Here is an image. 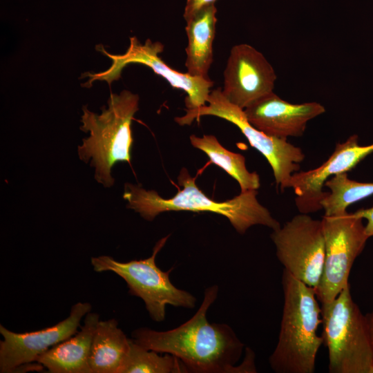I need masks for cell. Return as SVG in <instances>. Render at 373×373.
<instances>
[{
  "label": "cell",
  "instance_id": "1",
  "mask_svg": "<svg viewBox=\"0 0 373 373\" xmlns=\"http://www.w3.org/2000/svg\"><path fill=\"white\" fill-rule=\"evenodd\" d=\"M218 287L205 289L203 301L189 321L171 330L157 332L146 327L135 330L133 340L142 347L170 354L181 360L188 372H256L254 353L248 348L242 363L244 344L226 324L210 323L207 313L217 298Z\"/></svg>",
  "mask_w": 373,
  "mask_h": 373
},
{
  "label": "cell",
  "instance_id": "2",
  "mask_svg": "<svg viewBox=\"0 0 373 373\" xmlns=\"http://www.w3.org/2000/svg\"><path fill=\"white\" fill-rule=\"evenodd\" d=\"M182 189L172 198L165 199L155 191L146 190L140 185L126 183L123 198L127 207L144 219L151 221L157 215L171 211L212 212L226 217L239 233H245L254 225H263L273 231L280 227L269 210L258 201L257 190L240 192L224 202L215 201L207 196L196 185L195 178L182 168L178 176Z\"/></svg>",
  "mask_w": 373,
  "mask_h": 373
},
{
  "label": "cell",
  "instance_id": "3",
  "mask_svg": "<svg viewBox=\"0 0 373 373\" xmlns=\"http://www.w3.org/2000/svg\"><path fill=\"white\" fill-rule=\"evenodd\" d=\"M284 305L278 343L269 358L277 373H313L323 343L317 334L322 323L316 290L283 271Z\"/></svg>",
  "mask_w": 373,
  "mask_h": 373
},
{
  "label": "cell",
  "instance_id": "4",
  "mask_svg": "<svg viewBox=\"0 0 373 373\" xmlns=\"http://www.w3.org/2000/svg\"><path fill=\"white\" fill-rule=\"evenodd\" d=\"M139 97L124 90L119 94L111 93L107 108L100 114L82 108L80 129L90 135L78 146L79 157L95 168V179L104 187L115 182L111 175L118 162L131 164L133 136L131 123L138 111Z\"/></svg>",
  "mask_w": 373,
  "mask_h": 373
},
{
  "label": "cell",
  "instance_id": "5",
  "mask_svg": "<svg viewBox=\"0 0 373 373\" xmlns=\"http://www.w3.org/2000/svg\"><path fill=\"white\" fill-rule=\"evenodd\" d=\"M321 317L329 372L373 373V338L350 284L335 299L321 304Z\"/></svg>",
  "mask_w": 373,
  "mask_h": 373
},
{
  "label": "cell",
  "instance_id": "6",
  "mask_svg": "<svg viewBox=\"0 0 373 373\" xmlns=\"http://www.w3.org/2000/svg\"><path fill=\"white\" fill-rule=\"evenodd\" d=\"M169 236L157 242L151 256L145 259L119 262L108 256L91 258L97 272L112 271L125 280L128 293L144 302L151 318L155 322L164 321L166 307L193 308L195 298L189 292L174 286L169 278L172 269L164 271L155 263V258L164 246Z\"/></svg>",
  "mask_w": 373,
  "mask_h": 373
},
{
  "label": "cell",
  "instance_id": "7",
  "mask_svg": "<svg viewBox=\"0 0 373 373\" xmlns=\"http://www.w3.org/2000/svg\"><path fill=\"white\" fill-rule=\"evenodd\" d=\"M208 105L186 109V114L175 118L180 125H190L195 119L204 115H213L236 125L248 140L250 145L258 150L268 161L276 185L283 191L288 188L293 173L300 171V163L305 159L300 148L289 143L287 139L266 135L248 121L243 109L231 103L222 94V88L210 92Z\"/></svg>",
  "mask_w": 373,
  "mask_h": 373
},
{
  "label": "cell",
  "instance_id": "8",
  "mask_svg": "<svg viewBox=\"0 0 373 373\" xmlns=\"http://www.w3.org/2000/svg\"><path fill=\"white\" fill-rule=\"evenodd\" d=\"M321 220L325 254L316 294L323 304L335 299L349 285L352 267L364 249L369 237L365 233L363 218L352 213L324 216Z\"/></svg>",
  "mask_w": 373,
  "mask_h": 373
},
{
  "label": "cell",
  "instance_id": "9",
  "mask_svg": "<svg viewBox=\"0 0 373 373\" xmlns=\"http://www.w3.org/2000/svg\"><path fill=\"white\" fill-rule=\"evenodd\" d=\"M271 238L285 270L316 290L325 254L322 220L300 213L273 231Z\"/></svg>",
  "mask_w": 373,
  "mask_h": 373
},
{
  "label": "cell",
  "instance_id": "10",
  "mask_svg": "<svg viewBox=\"0 0 373 373\" xmlns=\"http://www.w3.org/2000/svg\"><path fill=\"white\" fill-rule=\"evenodd\" d=\"M111 60V66L104 71L97 73H86L89 77L84 86H90L93 82L106 81L109 85L117 80L122 70L128 64H140L151 68L155 73L164 78L175 88L181 89L186 93L185 104L188 109H194L206 105L210 88L214 82L211 79L194 77L187 73H183L171 68L159 56L164 46L159 41L153 42L147 39L141 44L135 37H130V44L122 55H112L103 46H97Z\"/></svg>",
  "mask_w": 373,
  "mask_h": 373
},
{
  "label": "cell",
  "instance_id": "11",
  "mask_svg": "<svg viewBox=\"0 0 373 373\" xmlns=\"http://www.w3.org/2000/svg\"><path fill=\"white\" fill-rule=\"evenodd\" d=\"M92 306L89 303L73 305L69 316L55 325L41 330L17 333L0 325V372H16L23 365L37 358L52 346L70 338L78 331L80 321Z\"/></svg>",
  "mask_w": 373,
  "mask_h": 373
},
{
  "label": "cell",
  "instance_id": "12",
  "mask_svg": "<svg viewBox=\"0 0 373 373\" xmlns=\"http://www.w3.org/2000/svg\"><path fill=\"white\" fill-rule=\"evenodd\" d=\"M275 71L264 55L253 46L241 44L230 51L224 71V96L245 109L273 92Z\"/></svg>",
  "mask_w": 373,
  "mask_h": 373
},
{
  "label": "cell",
  "instance_id": "13",
  "mask_svg": "<svg viewBox=\"0 0 373 373\" xmlns=\"http://www.w3.org/2000/svg\"><path fill=\"white\" fill-rule=\"evenodd\" d=\"M372 153L373 144L361 146L358 136L352 135L344 142L337 143L332 154L322 165L293 173L288 188L294 191L298 211L308 214L322 209L321 202L327 193L323 191L325 182L331 176L350 171Z\"/></svg>",
  "mask_w": 373,
  "mask_h": 373
},
{
  "label": "cell",
  "instance_id": "14",
  "mask_svg": "<svg viewBox=\"0 0 373 373\" xmlns=\"http://www.w3.org/2000/svg\"><path fill=\"white\" fill-rule=\"evenodd\" d=\"M248 121L266 135L278 138L301 137L307 122L325 112L318 102L291 104L274 92L244 109Z\"/></svg>",
  "mask_w": 373,
  "mask_h": 373
},
{
  "label": "cell",
  "instance_id": "15",
  "mask_svg": "<svg viewBox=\"0 0 373 373\" xmlns=\"http://www.w3.org/2000/svg\"><path fill=\"white\" fill-rule=\"evenodd\" d=\"M99 321L98 314L88 312L79 331L50 347L35 362L50 373H92L89 357L93 335Z\"/></svg>",
  "mask_w": 373,
  "mask_h": 373
},
{
  "label": "cell",
  "instance_id": "16",
  "mask_svg": "<svg viewBox=\"0 0 373 373\" xmlns=\"http://www.w3.org/2000/svg\"><path fill=\"white\" fill-rule=\"evenodd\" d=\"M216 12L215 3H211L202 7L186 20L188 45L185 66L191 76L210 79L208 73L213 61Z\"/></svg>",
  "mask_w": 373,
  "mask_h": 373
},
{
  "label": "cell",
  "instance_id": "17",
  "mask_svg": "<svg viewBox=\"0 0 373 373\" xmlns=\"http://www.w3.org/2000/svg\"><path fill=\"white\" fill-rule=\"evenodd\" d=\"M131 341L115 318L99 321L90 347L92 373H120L130 351Z\"/></svg>",
  "mask_w": 373,
  "mask_h": 373
},
{
  "label": "cell",
  "instance_id": "18",
  "mask_svg": "<svg viewBox=\"0 0 373 373\" xmlns=\"http://www.w3.org/2000/svg\"><path fill=\"white\" fill-rule=\"evenodd\" d=\"M189 138L193 146L205 153L214 164L238 182L241 192L259 189L260 177L257 173L247 170L242 155L227 150L212 135H204L202 137L191 135Z\"/></svg>",
  "mask_w": 373,
  "mask_h": 373
},
{
  "label": "cell",
  "instance_id": "19",
  "mask_svg": "<svg viewBox=\"0 0 373 373\" xmlns=\"http://www.w3.org/2000/svg\"><path fill=\"white\" fill-rule=\"evenodd\" d=\"M324 186L329 189L321 202L327 216L343 215L350 205L373 195V182L351 180L347 173L329 178Z\"/></svg>",
  "mask_w": 373,
  "mask_h": 373
},
{
  "label": "cell",
  "instance_id": "20",
  "mask_svg": "<svg viewBox=\"0 0 373 373\" xmlns=\"http://www.w3.org/2000/svg\"><path fill=\"white\" fill-rule=\"evenodd\" d=\"M182 373L188 372L178 357L147 350L131 341V348L120 373Z\"/></svg>",
  "mask_w": 373,
  "mask_h": 373
},
{
  "label": "cell",
  "instance_id": "21",
  "mask_svg": "<svg viewBox=\"0 0 373 373\" xmlns=\"http://www.w3.org/2000/svg\"><path fill=\"white\" fill-rule=\"evenodd\" d=\"M216 1V0H186L184 12V18L185 21L202 7L206 5L215 3Z\"/></svg>",
  "mask_w": 373,
  "mask_h": 373
},
{
  "label": "cell",
  "instance_id": "22",
  "mask_svg": "<svg viewBox=\"0 0 373 373\" xmlns=\"http://www.w3.org/2000/svg\"><path fill=\"white\" fill-rule=\"evenodd\" d=\"M352 213L356 217L367 220V224L365 226V233L369 238L373 236V207L361 209Z\"/></svg>",
  "mask_w": 373,
  "mask_h": 373
},
{
  "label": "cell",
  "instance_id": "23",
  "mask_svg": "<svg viewBox=\"0 0 373 373\" xmlns=\"http://www.w3.org/2000/svg\"><path fill=\"white\" fill-rule=\"evenodd\" d=\"M373 338V311L365 315Z\"/></svg>",
  "mask_w": 373,
  "mask_h": 373
}]
</instances>
